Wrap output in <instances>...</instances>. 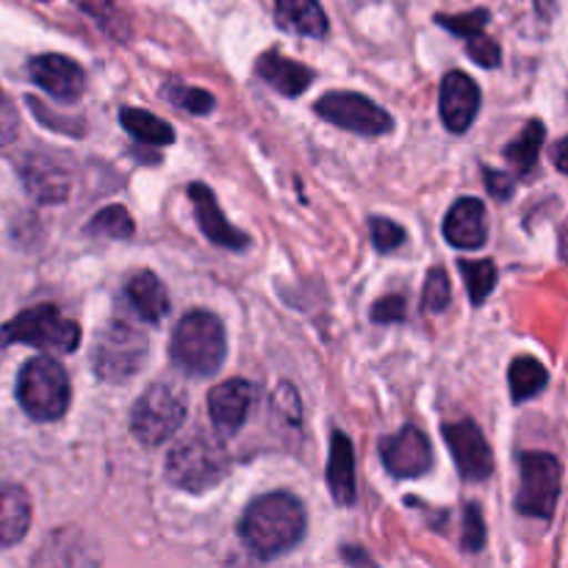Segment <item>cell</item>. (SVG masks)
Returning a JSON list of instances; mask_svg holds the SVG:
<instances>
[{
  "mask_svg": "<svg viewBox=\"0 0 568 568\" xmlns=\"http://www.w3.org/2000/svg\"><path fill=\"white\" fill-rule=\"evenodd\" d=\"M231 471V455L220 438L194 433L172 447L166 458V480L186 494H205L225 480Z\"/></svg>",
  "mask_w": 568,
  "mask_h": 568,
  "instance_id": "3957f363",
  "label": "cell"
},
{
  "mask_svg": "<svg viewBox=\"0 0 568 568\" xmlns=\"http://www.w3.org/2000/svg\"><path fill=\"white\" fill-rule=\"evenodd\" d=\"M239 536L250 552L264 560L292 552L305 536L303 503L286 491L264 494L244 510Z\"/></svg>",
  "mask_w": 568,
  "mask_h": 568,
  "instance_id": "6da1fadb",
  "label": "cell"
},
{
  "mask_svg": "<svg viewBox=\"0 0 568 568\" xmlns=\"http://www.w3.org/2000/svg\"><path fill=\"white\" fill-rule=\"evenodd\" d=\"M480 111V89L471 75L455 70L442 81V120L453 133H466Z\"/></svg>",
  "mask_w": 568,
  "mask_h": 568,
  "instance_id": "9a60e30c",
  "label": "cell"
},
{
  "mask_svg": "<svg viewBox=\"0 0 568 568\" xmlns=\"http://www.w3.org/2000/svg\"><path fill=\"white\" fill-rule=\"evenodd\" d=\"M442 433L449 453H453L455 466H458L460 477L466 483H480L491 477L494 453L475 422H449V425H444Z\"/></svg>",
  "mask_w": 568,
  "mask_h": 568,
  "instance_id": "30bf717a",
  "label": "cell"
},
{
  "mask_svg": "<svg viewBox=\"0 0 568 568\" xmlns=\"http://www.w3.org/2000/svg\"><path fill=\"white\" fill-rule=\"evenodd\" d=\"M17 399L31 419L59 422L72 399L70 377H67L64 366L48 355L28 361L17 377Z\"/></svg>",
  "mask_w": 568,
  "mask_h": 568,
  "instance_id": "277c9868",
  "label": "cell"
},
{
  "mask_svg": "<svg viewBox=\"0 0 568 568\" xmlns=\"http://www.w3.org/2000/svg\"><path fill=\"white\" fill-rule=\"evenodd\" d=\"M544 136H547L544 125L538 120H532L530 125H525V131L505 148V159L514 164L516 175H530V172L536 170L538 153H541L544 148Z\"/></svg>",
  "mask_w": 568,
  "mask_h": 568,
  "instance_id": "d4e9b609",
  "label": "cell"
},
{
  "mask_svg": "<svg viewBox=\"0 0 568 568\" xmlns=\"http://www.w3.org/2000/svg\"><path fill=\"white\" fill-rule=\"evenodd\" d=\"M560 460L549 453L521 455V486L516 494V510L532 519L552 521L560 499Z\"/></svg>",
  "mask_w": 568,
  "mask_h": 568,
  "instance_id": "ba28073f",
  "label": "cell"
},
{
  "mask_svg": "<svg viewBox=\"0 0 568 568\" xmlns=\"http://www.w3.org/2000/svg\"><path fill=\"white\" fill-rule=\"evenodd\" d=\"M547 366L538 358H532V355H519L510 364V392H514L516 403H525V399H532L536 394H541L547 388Z\"/></svg>",
  "mask_w": 568,
  "mask_h": 568,
  "instance_id": "cb8c5ba5",
  "label": "cell"
},
{
  "mask_svg": "<svg viewBox=\"0 0 568 568\" xmlns=\"http://www.w3.org/2000/svg\"><path fill=\"white\" fill-rule=\"evenodd\" d=\"M17 136V114L6 100H0V148L14 142Z\"/></svg>",
  "mask_w": 568,
  "mask_h": 568,
  "instance_id": "e575fe53",
  "label": "cell"
},
{
  "mask_svg": "<svg viewBox=\"0 0 568 568\" xmlns=\"http://www.w3.org/2000/svg\"><path fill=\"white\" fill-rule=\"evenodd\" d=\"M486 181H488V189H491L494 197L508 200L510 194H514V178L505 175L503 170H486Z\"/></svg>",
  "mask_w": 568,
  "mask_h": 568,
  "instance_id": "d590c367",
  "label": "cell"
},
{
  "mask_svg": "<svg viewBox=\"0 0 568 568\" xmlns=\"http://www.w3.org/2000/svg\"><path fill=\"white\" fill-rule=\"evenodd\" d=\"M422 300H425V311H430V314H442V311H447L449 300H453V286H449V277L442 266H433V270L427 272L425 294H422Z\"/></svg>",
  "mask_w": 568,
  "mask_h": 568,
  "instance_id": "83f0119b",
  "label": "cell"
},
{
  "mask_svg": "<svg viewBox=\"0 0 568 568\" xmlns=\"http://www.w3.org/2000/svg\"><path fill=\"white\" fill-rule=\"evenodd\" d=\"M369 227H372V242H375V247L381 250V253H394V250H399L405 244V227L397 225V222L386 220V216H372L369 220Z\"/></svg>",
  "mask_w": 568,
  "mask_h": 568,
  "instance_id": "f546056e",
  "label": "cell"
},
{
  "mask_svg": "<svg viewBox=\"0 0 568 568\" xmlns=\"http://www.w3.org/2000/svg\"><path fill=\"white\" fill-rule=\"evenodd\" d=\"M275 14L283 31L300 33V37L320 39L331 28L320 0H275Z\"/></svg>",
  "mask_w": 568,
  "mask_h": 568,
  "instance_id": "ffe728a7",
  "label": "cell"
},
{
  "mask_svg": "<svg viewBox=\"0 0 568 568\" xmlns=\"http://www.w3.org/2000/svg\"><path fill=\"white\" fill-rule=\"evenodd\" d=\"M186 419V397L170 383H153L131 410V430L144 447L170 442Z\"/></svg>",
  "mask_w": 568,
  "mask_h": 568,
  "instance_id": "8992f818",
  "label": "cell"
},
{
  "mask_svg": "<svg viewBox=\"0 0 568 568\" xmlns=\"http://www.w3.org/2000/svg\"><path fill=\"white\" fill-rule=\"evenodd\" d=\"M466 50H469L471 59L483 67H497L499 61H503V50H499V44L494 42L491 37H486V33H477V37L466 39Z\"/></svg>",
  "mask_w": 568,
  "mask_h": 568,
  "instance_id": "d6a6232c",
  "label": "cell"
},
{
  "mask_svg": "<svg viewBox=\"0 0 568 568\" xmlns=\"http://www.w3.org/2000/svg\"><path fill=\"white\" fill-rule=\"evenodd\" d=\"M255 403V386L242 377H231V381L214 386V392L209 394V414L211 425L220 436H233L236 430H242V425L247 422L250 410Z\"/></svg>",
  "mask_w": 568,
  "mask_h": 568,
  "instance_id": "4fadbf2b",
  "label": "cell"
},
{
  "mask_svg": "<svg viewBox=\"0 0 568 568\" xmlns=\"http://www.w3.org/2000/svg\"><path fill=\"white\" fill-rule=\"evenodd\" d=\"M558 3L560 0H536V9L544 20H552L555 11H558Z\"/></svg>",
  "mask_w": 568,
  "mask_h": 568,
  "instance_id": "8d00e7d4",
  "label": "cell"
},
{
  "mask_svg": "<svg viewBox=\"0 0 568 568\" xmlns=\"http://www.w3.org/2000/svg\"><path fill=\"white\" fill-rule=\"evenodd\" d=\"M166 98H170L175 105H181L183 111H192V114H209V111H214V103H216L205 89L175 87V83L166 87Z\"/></svg>",
  "mask_w": 568,
  "mask_h": 568,
  "instance_id": "f1b7e54d",
  "label": "cell"
},
{
  "mask_svg": "<svg viewBox=\"0 0 568 568\" xmlns=\"http://www.w3.org/2000/svg\"><path fill=\"white\" fill-rule=\"evenodd\" d=\"M255 72H258L275 92L286 94V98H297V94H303L305 89L311 87V81H314V70H308V67L300 64V61L286 59V55L277 53V50H266L258 59V64H255Z\"/></svg>",
  "mask_w": 568,
  "mask_h": 568,
  "instance_id": "e0dca14e",
  "label": "cell"
},
{
  "mask_svg": "<svg viewBox=\"0 0 568 568\" xmlns=\"http://www.w3.org/2000/svg\"><path fill=\"white\" fill-rule=\"evenodd\" d=\"M133 231H136V225H133V216L128 214L125 205H109V209L98 211L87 225V233L109 239H131Z\"/></svg>",
  "mask_w": 568,
  "mask_h": 568,
  "instance_id": "4316f807",
  "label": "cell"
},
{
  "mask_svg": "<svg viewBox=\"0 0 568 568\" xmlns=\"http://www.w3.org/2000/svg\"><path fill=\"white\" fill-rule=\"evenodd\" d=\"M564 155H566V142H564V139H560L558 148H555V161H558V170L560 172H566V159H564Z\"/></svg>",
  "mask_w": 568,
  "mask_h": 568,
  "instance_id": "74e56055",
  "label": "cell"
},
{
  "mask_svg": "<svg viewBox=\"0 0 568 568\" xmlns=\"http://www.w3.org/2000/svg\"><path fill=\"white\" fill-rule=\"evenodd\" d=\"M436 22H438V26L447 28V31L458 33V37L471 39V37H477V33H483V28H486L488 11L477 9V11H469V14H455V17L438 14Z\"/></svg>",
  "mask_w": 568,
  "mask_h": 568,
  "instance_id": "4dcf8cb0",
  "label": "cell"
},
{
  "mask_svg": "<svg viewBox=\"0 0 568 568\" xmlns=\"http://www.w3.org/2000/svg\"><path fill=\"white\" fill-rule=\"evenodd\" d=\"M120 122L133 139H139V142L144 144H153V148H166V144L175 142V131H172L161 116L150 114V111L122 109Z\"/></svg>",
  "mask_w": 568,
  "mask_h": 568,
  "instance_id": "603a6c76",
  "label": "cell"
},
{
  "mask_svg": "<svg viewBox=\"0 0 568 568\" xmlns=\"http://www.w3.org/2000/svg\"><path fill=\"white\" fill-rule=\"evenodd\" d=\"M22 181H26L31 197L39 203H59L70 194V175L55 161L42 159V155L28 161L26 170H22Z\"/></svg>",
  "mask_w": 568,
  "mask_h": 568,
  "instance_id": "44dd1931",
  "label": "cell"
},
{
  "mask_svg": "<svg viewBox=\"0 0 568 568\" xmlns=\"http://www.w3.org/2000/svg\"><path fill=\"white\" fill-rule=\"evenodd\" d=\"M460 275H464L475 305L486 303L488 294L497 288V266H494V261H460Z\"/></svg>",
  "mask_w": 568,
  "mask_h": 568,
  "instance_id": "484cf974",
  "label": "cell"
},
{
  "mask_svg": "<svg viewBox=\"0 0 568 568\" xmlns=\"http://www.w3.org/2000/svg\"><path fill=\"white\" fill-rule=\"evenodd\" d=\"M444 236L458 250H480L488 239L486 205L477 197H460L444 220Z\"/></svg>",
  "mask_w": 568,
  "mask_h": 568,
  "instance_id": "2e32d148",
  "label": "cell"
},
{
  "mask_svg": "<svg viewBox=\"0 0 568 568\" xmlns=\"http://www.w3.org/2000/svg\"><path fill=\"white\" fill-rule=\"evenodd\" d=\"M383 466L399 480L422 477L433 469V447L419 427L408 425L381 442Z\"/></svg>",
  "mask_w": 568,
  "mask_h": 568,
  "instance_id": "8fae6325",
  "label": "cell"
},
{
  "mask_svg": "<svg viewBox=\"0 0 568 568\" xmlns=\"http://www.w3.org/2000/svg\"><path fill=\"white\" fill-rule=\"evenodd\" d=\"M466 552H480L486 547V525H483V514L475 503L466 505L464 510V536H460Z\"/></svg>",
  "mask_w": 568,
  "mask_h": 568,
  "instance_id": "1f68e13d",
  "label": "cell"
},
{
  "mask_svg": "<svg viewBox=\"0 0 568 568\" xmlns=\"http://www.w3.org/2000/svg\"><path fill=\"white\" fill-rule=\"evenodd\" d=\"M31 530V499L26 488L0 480V549L14 547Z\"/></svg>",
  "mask_w": 568,
  "mask_h": 568,
  "instance_id": "ac0fdd59",
  "label": "cell"
},
{
  "mask_svg": "<svg viewBox=\"0 0 568 568\" xmlns=\"http://www.w3.org/2000/svg\"><path fill=\"white\" fill-rule=\"evenodd\" d=\"M186 192H189V200H192V205H194V216H197L200 231L205 233V239H209L211 244H216V247H225V250H247L250 247L247 233L239 231L236 225H231V222L225 220V214H222L214 192H211L205 183H192Z\"/></svg>",
  "mask_w": 568,
  "mask_h": 568,
  "instance_id": "5bb4252c",
  "label": "cell"
},
{
  "mask_svg": "<svg viewBox=\"0 0 568 568\" xmlns=\"http://www.w3.org/2000/svg\"><path fill=\"white\" fill-rule=\"evenodd\" d=\"M170 355L178 369L192 377H211L227 358V336L220 316L209 311H192L178 322L172 333Z\"/></svg>",
  "mask_w": 568,
  "mask_h": 568,
  "instance_id": "7a4b0ae2",
  "label": "cell"
},
{
  "mask_svg": "<svg viewBox=\"0 0 568 568\" xmlns=\"http://www.w3.org/2000/svg\"><path fill=\"white\" fill-rule=\"evenodd\" d=\"M11 344H31L48 353L70 355L81 344V327L78 322L67 320L55 305L42 303L20 311L14 320L0 327V347H11Z\"/></svg>",
  "mask_w": 568,
  "mask_h": 568,
  "instance_id": "5b68a950",
  "label": "cell"
},
{
  "mask_svg": "<svg viewBox=\"0 0 568 568\" xmlns=\"http://www.w3.org/2000/svg\"><path fill=\"white\" fill-rule=\"evenodd\" d=\"M148 358V338L131 322L114 320L94 344L92 364L100 381L105 383H125L142 369Z\"/></svg>",
  "mask_w": 568,
  "mask_h": 568,
  "instance_id": "52a82bcc",
  "label": "cell"
},
{
  "mask_svg": "<svg viewBox=\"0 0 568 568\" xmlns=\"http://www.w3.org/2000/svg\"><path fill=\"white\" fill-rule=\"evenodd\" d=\"M372 320L375 322H403L405 320V297L394 294V297L377 300L372 308Z\"/></svg>",
  "mask_w": 568,
  "mask_h": 568,
  "instance_id": "836d02e7",
  "label": "cell"
},
{
  "mask_svg": "<svg viewBox=\"0 0 568 568\" xmlns=\"http://www.w3.org/2000/svg\"><path fill=\"white\" fill-rule=\"evenodd\" d=\"M327 486L336 505L347 508L355 503V449L349 436L342 430L331 438V460H327Z\"/></svg>",
  "mask_w": 568,
  "mask_h": 568,
  "instance_id": "d6986e66",
  "label": "cell"
},
{
  "mask_svg": "<svg viewBox=\"0 0 568 568\" xmlns=\"http://www.w3.org/2000/svg\"><path fill=\"white\" fill-rule=\"evenodd\" d=\"M314 109L322 120L358 136H383L394 128L392 114L358 92H327L316 100Z\"/></svg>",
  "mask_w": 568,
  "mask_h": 568,
  "instance_id": "9c48e42d",
  "label": "cell"
},
{
  "mask_svg": "<svg viewBox=\"0 0 568 568\" xmlns=\"http://www.w3.org/2000/svg\"><path fill=\"white\" fill-rule=\"evenodd\" d=\"M28 75L61 103H75L87 92V72L81 70V64L59 53H44L28 61Z\"/></svg>",
  "mask_w": 568,
  "mask_h": 568,
  "instance_id": "7c38bea8",
  "label": "cell"
},
{
  "mask_svg": "<svg viewBox=\"0 0 568 568\" xmlns=\"http://www.w3.org/2000/svg\"><path fill=\"white\" fill-rule=\"evenodd\" d=\"M125 294L131 300V308L150 325H159L166 316V311H170V294H166L164 283L153 272H136L128 281Z\"/></svg>",
  "mask_w": 568,
  "mask_h": 568,
  "instance_id": "7402d4cb",
  "label": "cell"
}]
</instances>
